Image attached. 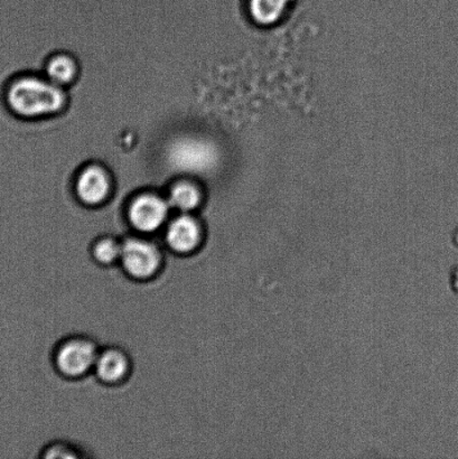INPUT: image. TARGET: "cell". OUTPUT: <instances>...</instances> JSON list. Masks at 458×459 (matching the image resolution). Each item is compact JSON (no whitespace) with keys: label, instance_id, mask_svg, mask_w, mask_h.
Segmentation results:
<instances>
[{"label":"cell","instance_id":"obj_6","mask_svg":"<svg viewBox=\"0 0 458 459\" xmlns=\"http://www.w3.org/2000/svg\"><path fill=\"white\" fill-rule=\"evenodd\" d=\"M97 358L96 349L88 341H71L58 352L57 366L65 375L78 377L96 364Z\"/></svg>","mask_w":458,"mask_h":459},{"label":"cell","instance_id":"obj_1","mask_svg":"<svg viewBox=\"0 0 458 459\" xmlns=\"http://www.w3.org/2000/svg\"><path fill=\"white\" fill-rule=\"evenodd\" d=\"M4 103L17 118L36 120L60 114L67 102V94L60 85L31 74L13 78L4 88Z\"/></svg>","mask_w":458,"mask_h":459},{"label":"cell","instance_id":"obj_11","mask_svg":"<svg viewBox=\"0 0 458 459\" xmlns=\"http://www.w3.org/2000/svg\"><path fill=\"white\" fill-rule=\"evenodd\" d=\"M99 377L108 382H116L121 379L127 372L128 362L125 355L119 351L110 350L99 355L96 361Z\"/></svg>","mask_w":458,"mask_h":459},{"label":"cell","instance_id":"obj_12","mask_svg":"<svg viewBox=\"0 0 458 459\" xmlns=\"http://www.w3.org/2000/svg\"><path fill=\"white\" fill-rule=\"evenodd\" d=\"M121 251H123V246H120L118 242L112 238H103L94 247V255L102 264H111L121 258Z\"/></svg>","mask_w":458,"mask_h":459},{"label":"cell","instance_id":"obj_2","mask_svg":"<svg viewBox=\"0 0 458 459\" xmlns=\"http://www.w3.org/2000/svg\"><path fill=\"white\" fill-rule=\"evenodd\" d=\"M169 173L204 178L219 160L217 146L211 139L196 134L175 137L164 150Z\"/></svg>","mask_w":458,"mask_h":459},{"label":"cell","instance_id":"obj_5","mask_svg":"<svg viewBox=\"0 0 458 459\" xmlns=\"http://www.w3.org/2000/svg\"><path fill=\"white\" fill-rule=\"evenodd\" d=\"M109 173L102 166L90 165L76 177L75 193L85 205L96 206L107 200L111 192Z\"/></svg>","mask_w":458,"mask_h":459},{"label":"cell","instance_id":"obj_4","mask_svg":"<svg viewBox=\"0 0 458 459\" xmlns=\"http://www.w3.org/2000/svg\"><path fill=\"white\" fill-rule=\"evenodd\" d=\"M121 260L130 274L137 278L151 276L160 263V252L151 242L132 238L124 243Z\"/></svg>","mask_w":458,"mask_h":459},{"label":"cell","instance_id":"obj_3","mask_svg":"<svg viewBox=\"0 0 458 459\" xmlns=\"http://www.w3.org/2000/svg\"><path fill=\"white\" fill-rule=\"evenodd\" d=\"M169 201L151 193H143L130 204L128 217L133 226L142 232L156 231L169 217Z\"/></svg>","mask_w":458,"mask_h":459},{"label":"cell","instance_id":"obj_10","mask_svg":"<svg viewBox=\"0 0 458 459\" xmlns=\"http://www.w3.org/2000/svg\"><path fill=\"white\" fill-rule=\"evenodd\" d=\"M168 201L172 208L182 212H190L200 205L202 193L194 183L179 181L169 188Z\"/></svg>","mask_w":458,"mask_h":459},{"label":"cell","instance_id":"obj_7","mask_svg":"<svg viewBox=\"0 0 458 459\" xmlns=\"http://www.w3.org/2000/svg\"><path fill=\"white\" fill-rule=\"evenodd\" d=\"M201 238L199 223L188 215H181L169 224L168 229L169 245L177 252H190L195 249Z\"/></svg>","mask_w":458,"mask_h":459},{"label":"cell","instance_id":"obj_8","mask_svg":"<svg viewBox=\"0 0 458 459\" xmlns=\"http://www.w3.org/2000/svg\"><path fill=\"white\" fill-rule=\"evenodd\" d=\"M79 69L75 58L69 54H56L49 57L44 65L48 80L60 87L73 82L79 75Z\"/></svg>","mask_w":458,"mask_h":459},{"label":"cell","instance_id":"obj_9","mask_svg":"<svg viewBox=\"0 0 458 459\" xmlns=\"http://www.w3.org/2000/svg\"><path fill=\"white\" fill-rule=\"evenodd\" d=\"M289 0H249L248 11L255 24L271 26L281 20Z\"/></svg>","mask_w":458,"mask_h":459}]
</instances>
